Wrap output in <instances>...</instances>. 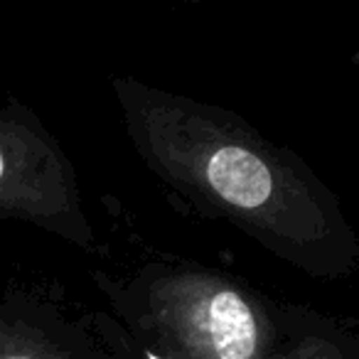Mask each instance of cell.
<instances>
[{
  "label": "cell",
  "instance_id": "cell-2",
  "mask_svg": "<svg viewBox=\"0 0 359 359\" xmlns=\"http://www.w3.org/2000/svg\"><path fill=\"white\" fill-rule=\"evenodd\" d=\"M138 327L177 359H273L280 325L236 278L197 264H148L126 283L99 278Z\"/></svg>",
  "mask_w": 359,
  "mask_h": 359
},
{
  "label": "cell",
  "instance_id": "cell-4",
  "mask_svg": "<svg viewBox=\"0 0 359 359\" xmlns=\"http://www.w3.org/2000/svg\"><path fill=\"white\" fill-rule=\"evenodd\" d=\"M182 3H200V0H182Z\"/></svg>",
  "mask_w": 359,
  "mask_h": 359
},
{
  "label": "cell",
  "instance_id": "cell-3",
  "mask_svg": "<svg viewBox=\"0 0 359 359\" xmlns=\"http://www.w3.org/2000/svg\"><path fill=\"white\" fill-rule=\"evenodd\" d=\"M0 219L32 224L79 249L94 246L69 155L18 99L0 106Z\"/></svg>",
  "mask_w": 359,
  "mask_h": 359
},
{
  "label": "cell",
  "instance_id": "cell-1",
  "mask_svg": "<svg viewBox=\"0 0 359 359\" xmlns=\"http://www.w3.org/2000/svg\"><path fill=\"white\" fill-rule=\"evenodd\" d=\"M121 123L140 163L207 219H222L315 278L359 264V239L339 200L290 148L239 114L114 76Z\"/></svg>",
  "mask_w": 359,
  "mask_h": 359
}]
</instances>
